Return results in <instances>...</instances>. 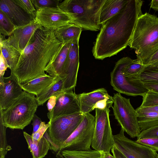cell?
<instances>
[{"label": "cell", "mask_w": 158, "mask_h": 158, "mask_svg": "<svg viewBox=\"0 0 158 158\" xmlns=\"http://www.w3.org/2000/svg\"><path fill=\"white\" fill-rule=\"evenodd\" d=\"M150 8L154 10L158 11V0H152L150 4Z\"/></svg>", "instance_id": "47"}, {"label": "cell", "mask_w": 158, "mask_h": 158, "mask_svg": "<svg viewBox=\"0 0 158 158\" xmlns=\"http://www.w3.org/2000/svg\"><path fill=\"white\" fill-rule=\"evenodd\" d=\"M100 151L91 149L85 151H62L58 158H99Z\"/></svg>", "instance_id": "27"}, {"label": "cell", "mask_w": 158, "mask_h": 158, "mask_svg": "<svg viewBox=\"0 0 158 158\" xmlns=\"http://www.w3.org/2000/svg\"><path fill=\"white\" fill-rule=\"evenodd\" d=\"M38 106L35 95L23 91L7 109L0 110L3 125L12 129H23L31 123Z\"/></svg>", "instance_id": "5"}, {"label": "cell", "mask_w": 158, "mask_h": 158, "mask_svg": "<svg viewBox=\"0 0 158 158\" xmlns=\"http://www.w3.org/2000/svg\"><path fill=\"white\" fill-rule=\"evenodd\" d=\"M16 27L5 14L0 10V32L4 36H9Z\"/></svg>", "instance_id": "29"}, {"label": "cell", "mask_w": 158, "mask_h": 158, "mask_svg": "<svg viewBox=\"0 0 158 158\" xmlns=\"http://www.w3.org/2000/svg\"><path fill=\"white\" fill-rule=\"evenodd\" d=\"M109 108L95 109V126L91 146L100 152H110L115 146L109 118Z\"/></svg>", "instance_id": "9"}, {"label": "cell", "mask_w": 158, "mask_h": 158, "mask_svg": "<svg viewBox=\"0 0 158 158\" xmlns=\"http://www.w3.org/2000/svg\"><path fill=\"white\" fill-rule=\"evenodd\" d=\"M129 46L135 50L136 60L144 65L158 51V17L148 13L141 15Z\"/></svg>", "instance_id": "3"}, {"label": "cell", "mask_w": 158, "mask_h": 158, "mask_svg": "<svg viewBox=\"0 0 158 158\" xmlns=\"http://www.w3.org/2000/svg\"><path fill=\"white\" fill-rule=\"evenodd\" d=\"M132 60L130 58L126 57L118 61L110 73V84L114 90L120 94L143 96L148 91L143 83L129 81L123 73L124 67Z\"/></svg>", "instance_id": "10"}, {"label": "cell", "mask_w": 158, "mask_h": 158, "mask_svg": "<svg viewBox=\"0 0 158 158\" xmlns=\"http://www.w3.org/2000/svg\"><path fill=\"white\" fill-rule=\"evenodd\" d=\"M113 101L112 97L109 98H105L97 102L94 107L93 109H104L107 107H112Z\"/></svg>", "instance_id": "38"}, {"label": "cell", "mask_w": 158, "mask_h": 158, "mask_svg": "<svg viewBox=\"0 0 158 158\" xmlns=\"http://www.w3.org/2000/svg\"><path fill=\"white\" fill-rule=\"evenodd\" d=\"M7 127L3 124V119L2 113L0 112V158H5L8 152L12 149L8 145L6 137Z\"/></svg>", "instance_id": "28"}, {"label": "cell", "mask_w": 158, "mask_h": 158, "mask_svg": "<svg viewBox=\"0 0 158 158\" xmlns=\"http://www.w3.org/2000/svg\"><path fill=\"white\" fill-rule=\"evenodd\" d=\"M105 0H65L58 7L72 19V23L82 29L97 31L100 29V15Z\"/></svg>", "instance_id": "4"}, {"label": "cell", "mask_w": 158, "mask_h": 158, "mask_svg": "<svg viewBox=\"0 0 158 158\" xmlns=\"http://www.w3.org/2000/svg\"><path fill=\"white\" fill-rule=\"evenodd\" d=\"M156 158H158V154H157L156 156Z\"/></svg>", "instance_id": "48"}, {"label": "cell", "mask_w": 158, "mask_h": 158, "mask_svg": "<svg viewBox=\"0 0 158 158\" xmlns=\"http://www.w3.org/2000/svg\"><path fill=\"white\" fill-rule=\"evenodd\" d=\"M124 132L121 128L113 138L115 146L127 158H156V152L129 139Z\"/></svg>", "instance_id": "11"}, {"label": "cell", "mask_w": 158, "mask_h": 158, "mask_svg": "<svg viewBox=\"0 0 158 158\" xmlns=\"http://www.w3.org/2000/svg\"><path fill=\"white\" fill-rule=\"evenodd\" d=\"M0 61V77H3L5 71L9 67L6 60L1 52Z\"/></svg>", "instance_id": "39"}, {"label": "cell", "mask_w": 158, "mask_h": 158, "mask_svg": "<svg viewBox=\"0 0 158 158\" xmlns=\"http://www.w3.org/2000/svg\"><path fill=\"white\" fill-rule=\"evenodd\" d=\"M50 125L49 121L47 123H46L44 122H42L38 130L35 133L31 135L33 140L39 142L43 136Z\"/></svg>", "instance_id": "36"}, {"label": "cell", "mask_w": 158, "mask_h": 158, "mask_svg": "<svg viewBox=\"0 0 158 158\" xmlns=\"http://www.w3.org/2000/svg\"><path fill=\"white\" fill-rule=\"evenodd\" d=\"M54 79L46 74L20 85L23 91L37 96L51 85Z\"/></svg>", "instance_id": "20"}, {"label": "cell", "mask_w": 158, "mask_h": 158, "mask_svg": "<svg viewBox=\"0 0 158 158\" xmlns=\"http://www.w3.org/2000/svg\"><path fill=\"white\" fill-rule=\"evenodd\" d=\"M137 143L146 146L153 150L158 151V138H150L137 139Z\"/></svg>", "instance_id": "34"}, {"label": "cell", "mask_w": 158, "mask_h": 158, "mask_svg": "<svg viewBox=\"0 0 158 158\" xmlns=\"http://www.w3.org/2000/svg\"><path fill=\"white\" fill-rule=\"evenodd\" d=\"M144 86L148 90L158 93V83H143Z\"/></svg>", "instance_id": "44"}, {"label": "cell", "mask_w": 158, "mask_h": 158, "mask_svg": "<svg viewBox=\"0 0 158 158\" xmlns=\"http://www.w3.org/2000/svg\"><path fill=\"white\" fill-rule=\"evenodd\" d=\"M32 121V125L33 126L32 134H33L38 130L42 122L40 118L35 114L33 117Z\"/></svg>", "instance_id": "41"}, {"label": "cell", "mask_w": 158, "mask_h": 158, "mask_svg": "<svg viewBox=\"0 0 158 158\" xmlns=\"http://www.w3.org/2000/svg\"><path fill=\"white\" fill-rule=\"evenodd\" d=\"M141 131L158 125V118L139 122Z\"/></svg>", "instance_id": "37"}, {"label": "cell", "mask_w": 158, "mask_h": 158, "mask_svg": "<svg viewBox=\"0 0 158 158\" xmlns=\"http://www.w3.org/2000/svg\"><path fill=\"white\" fill-rule=\"evenodd\" d=\"M128 0H105L102 8L100 22L102 24L119 13L125 6Z\"/></svg>", "instance_id": "23"}, {"label": "cell", "mask_w": 158, "mask_h": 158, "mask_svg": "<svg viewBox=\"0 0 158 158\" xmlns=\"http://www.w3.org/2000/svg\"><path fill=\"white\" fill-rule=\"evenodd\" d=\"M144 65L145 66H158V51L150 57Z\"/></svg>", "instance_id": "40"}, {"label": "cell", "mask_w": 158, "mask_h": 158, "mask_svg": "<svg viewBox=\"0 0 158 158\" xmlns=\"http://www.w3.org/2000/svg\"><path fill=\"white\" fill-rule=\"evenodd\" d=\"M73 40L64 43L62 49L55 61L48 65L45 69V71L54 78L60 77L63 79L64 78L65 65Z\"/></svg>", "instance_id": "19"}, {"label": "cell", "mask_w": 158, "mask_h": 158, "mask_svg": "<svg viewBox=\"0 0 158 158\" xmlns=\"http://www.w3.org/2000/svg\"><path fill=\"white\" fill-rule=\"evenodd\" d=\"M139 112H153L158 113V106H153L147 107H139L136 110Z\"/></svg>", "instance_id": "42"}, {"label": "cell", "mask_w": 158, "mask_h": 158, "mask_svg": "<svg viewBox=\"0 0 158 158\" xmlns=\"http://www.w3.org/2000/svg\"><path fill=\"white\" fill-rule=\"evenodd\" d=\"M80 38L73 39L70 47L66 60L63 79V91L75 89L77 80L79 66V45Z\"/></svg>", "instance_id": "14"}, {"label": "cell", "mask_w": 158, "mask_h": 158, "mask_svg": "<svg viewBox=\"0 0 158 158\" xmlns=\"http://www.w3.org/2000/svg\"><path fill=\"white\" fill-rule=\"evenodd\" d=\"M95 117L90 113L85 114L79 125L64 142L56 153L58 157L63 150L85 151L91 150L90 146L95 126Z\"/></svg>", "instance_id": "7"}, {"label": "cell", "mask_w": 158, "mask_h": 158, "mask_svg": "<svg viewBox=\"0 0 158 158\" xmlns=\"http://www.w3.org/2000/svg\"><path fill=\"white\" fill-rule=\"evenodd\" d=\"M100 152V156L99 158H114L113 156L110 153V152Z\"/></svg>", "instance_id": "46"}, {"label": "cell", "mask_w": 158, "mask_h": 158, "mask_svg": "<svg viewBox=\"0 0 158 158\" xmlns=\"http://www.w3.org/2000/svg\"><path fill=\"white\" fill-rule=\"evenodd\" d=\"M127 78L131 81L158 83V66H146L139 75Z\"/></svg>", "instance_id": "26"}, {"label": "cell", "mask_w": 158, "mask_h": 158, "mask_svg": "<svg viewBox=\"0 0 158 158\" xmlns=\"http://www.w3.org/2000/svg\"><path fill=\"white\" fill-rule=\"evenodd\" d=\"M142 103L140 107L158 106V93L148 90L143 96Z\"/></svg>", "instance_id": "31"}, {"label": "cell", "mask_w": 158, "mask_h": 158, "mask_svg": "<svg viewBox=\"0 0 158 158\" xmlns=\"http://www.w3.org/2000/svg\"><path fill=\"white\" fill-rule=\"evenodd\" d=\"M81 108V112L84 114L90 113L94 110V107L98 101L112 97L104 88L97 89L88 93L78 94Z\"/></svg>", "instance_id": "18"}, {"label": "cell", "mask_w": 158, "mask_h": 158, "mask_svg": "<svg viewBox=\"0 0 158 158\" xmlns=\"http://www.w3.org/2000/svg\"><path fill=\"white\" fill-rule=\"evenodd\" d=\"M114 115L124 131L131 137H137L141 132L136 110L131 105L129 98L117 93L112 97Z\"/></svg>", "instance_id": "8"}, {"label": "cell", "mask_w": 158, "mask_h": 158, "mask_svg": "<svg viewBox=\"0 0 158 158\" xmlns=\"http://www.w3.org/2000/svg\"><path fill=\"white\" fill-rule=\"evenodd\" d=\"M114 158H127L114 146L111 149Z\"/></svg>", "instance_id": "45"}, {"label": "cell", "mask_w": 158, "mask_h": 158, "mask_svg": "<svg viewBox=\"0 0 158 158\" xmlns=\"http://www.w3.org/2000/svg\"><path fill=\"white\" fill-rule=\"evenodd\" d=\"M63 78L58 77L48 87L36 96L38 106L43 105L49 99L56 93L63 91Z\"/></svg>", "instance_id": "25"}, {"label": "cell", "mask_w": 158, "mask_h": 158, "mask_svg": "<svg viewBox=\"0 0 158 158\" xmlns=\"http://www.w3.org/2000/svg\"><path fill=\"white\" fill-rule=\"evenodd\" d=\"M81 112L78 94L73 90L62 91L57 97L56 104L47 116L49 121L62 116Z\"/></svg>", "instance_id": "13"}, {"label": "cell", "mask_w": 158, "mask_h": 158, "mask_svg": "<svg viewBox=\"0 0 158 158\" xmlns=\"http://www.w3.org/2000/svg\"><path fill=\"white\" fill-rule=\"evenodd\" d=\"M85 114L81 112L58 117L49 121L50 126L44 136L49 142L50 150L57 153L76 129Z\"/></svg>", "instance_id": "6"}, {"label": "cell", "mask_w": 158, "mask_h": 158, "mask_svg": "<svg viewBox=\"0 0 158 158\" xmlns=\"http://www.w3.org/2000/svg\"><path fill=\"white\" fill-rule=\"evenodd\" d=\"M36 10L45 7H57L60 3V0H31Z\"/></svg>", "instance_id": "32"}, {"label": "cell", "mask_w": 158, "mask_h": 158, "mask_svg": "<svg viewBox=\"0 0 158 158\" xmlns=\"http://www.w3.org/2000/svg\"><path fill=\"white\" fill-rule=\"evenodd\" d=\"M22 90L12 73L7 77H0V110L7 109L22 94Z\"/></svg>", "instance_id": "15"}, {"label": "cell", "mask_w": 158, "mask_h": 158, "mask_svg": "<svg viewBox=\"0 0 158 158\" xmlns=\"http://www.w3.org/2000/svg\"><path fill=\"white\" fill-rule=\"evenodd\" d=\"M64 45L57 38L54 31L42 26L21 52L11 73L20 84L45 75L46 67L55 61Z\"/></svg>", "instance_id": "2"}, {"label": "cell", "mask_w": 158, "mask_h": 158, "mask_svg": "<svg viewBox=\"0 0 158 158\" xmlns=\"http://www.w3.org/2000/svg\"><path fill=\"white\" fill-rule=\"evenodd\" d=\"M0 10L16 28L25 26L35 19L16 4L13 0H0Z\"/></svg>", "instance_id": "17"}, {"label": "cell", "mask_w": 158, "mask_h": 158, "mask_svg": "<svg viewBox=\"0 0 158 158\" xmlns=\"http://www.w3.org/2000/svg\"><path fill=\"white\" fill-rule=\"evenodd\" d=\"M143 1L128 0L118 14L102 24L92 49L95 58L102 60L116 54L129 45Z\"/></svg>", "instance_id": "1"}, {"label": "cell", "mask_w": 158, "mask_h": 158, "mask_svg": "<svg viewBox=\"0 0 158 158\" xmlns=\"http://www.w3.org/2000/svg\"><path fill=\"white\" fill-rule=\"evenodd\" d=\"M82 29L73 23L69 25L60 29L54 31L58 40L63 43L75 39L80 38Z\"/></svg>", "instance_id": "24"}, {"label": "cell", "mask_w": 158, "mask_h": 158, "mask_svg": "<svg viewBox=\"0 0 158 158\" xmlns=\"http://www.w3.org/2000/svg\"><path fill=\"white\" fill-rule=\"evenodd\" d=\"M0 34V46L1 52L6 60L8 68L12 71L16 66L21 55V52L11 45L5 38Z\"/></svg>", "instance_id": "22"}, {"label": "cell", "mask_w": 158, "mask_h": 158, "mask_svg": "<svg viewBox=\"0 0 158 158\" xmlns=\"http://www.w3.org/2000/svg\"><path fill=\"white\" fill-rule=\"evenodd\" d=\"M145 66L136 60H132L124 67L123 73L126 77H131L140 74Z\"/></svg>", "instance_id": "30"}, {"label": "cell", "mask_w": 158, "mask_h": 158, "mask_svg": "<svg viewBox=\"0 0 158 158\" xmlns=\"http://www.w3.org/2000/svg\"><path fill=\"white\" fill-rule=\"evenodd\" d=\"M41 27L35 19L27 25L16 28L6 39L11 45L21 53L34 40L36 31Z\"/></svg>", "instance_id": "16"}, {"label": "cell", "mask_w": 158, "mask_h": 158, "mask_svg": "<svg viewBox=\"0 0 158 158\" xmlns=\"http://www.w3.org/2000/svg\"><path fill=\"white\" fill-rule=\"evenodd\" d=\"M17 5L20 6L26 12L32 15L35 18L36 11L31 0H13Z\"/></svg>", "instance_id": "33"}, {"label": "cell", "mask_w": 158, "mask_h": 158, "mask_svg": "<svg viewBox=\"0 0 158 158\" xmlns=\"http://www.w3.org/2000/svg\"><path fill=\"white\" fill-rule=\"evenodd\" d=\"M56 96L53 95L51 96L48 100L47 106L49 111H50L55 106L56 101Z\"/></svg>", "instance_id": "43"}, {"label": "cell", "mask_w": 158, "mask_h": 158, "mask_svg": "<svg viewBox=\"0 0 158 158\" xmlns=\"http://www.w3.org/2000/svg\"><path fill=\"white\" fill-rule=\"evenodd\" d=\"M150 138H158V125L141 131L137 139Z\"/></svg>", "instance_id": "35"}, {"label": "cell", "mask_w": 158, "mask_h": 158, "mask_svg": "<svg viewBox=\"0 0 158 158\" xmlns=\"http://www.w3.org/2000/svg\"><path fill=\"white\" fill-rule=\"evenodd\" d=\"M35 19L41 26L54 31L73 22V19L58 6L38 9L36 11Z\"/></svg>", "instance_id": "12"}, {"label": "cell", "mask_w": 158, "mask_h": 158, "mask_svg": "<svg viewBox=\"0 0 158 158\" xmlns=\"http://www.w3.org/2000/svg\"><path fill=\"white\" fill-rule=\"evenodd\" d=\"M23 134L33 158L44 157L50 149V143L46 137L43 136L39 142L33 141L31 135L25 131Z\"/></svg>", "instance_id": "21"}]
</instances>
